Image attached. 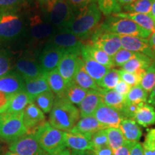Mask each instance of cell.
I'll use <instances>...</instances> for the list:
<instances>
[{"label":"cell","mask_w":155,"mask_h":155,"mask_svg":"<svg viewBox=\"0 0 155 155\" xmlns=\"http://www.w3.org/2000/svg\"><path fill=\"white\" fill-rule=\"evenodd\" d=\"M101 14L97 2L73 9L72 17L65 28L85 40L90 38L99 27Z\"/></svg>","instance_id":"1"},{"label":"cell","mask_w":155,"mask_h":155,"mask_svg":"<svg viewBox=\"0 0 155 155\" xmlns=\"http://www.w3.org/2000/svg\"><path fill=\"white\" fill-rule=\"evenodd\" d=\"M95 155H114V152L109 145L106 147H101L98 149H95L93 150Z\"/></svg>","instance_id":"51"},{"label":"cell","mask_w":155,"mask_h":155,"mask_svg":"<svg viewBox=\"0 0 155 155\" xmlns=\"http://www.w3.org/2000/svg\"><path fill=\"white\" fill-rule=\"evenodd\" d=\"M117 1L119 2V3L122 6V7H124V6L129 5H131V4L134 3L137 1H138V0H117Z\"/></svg>","instance_id":"55"},{"label":"cell","mask_w":155,"mask_h":155,"mask_svg":"<svg viewBox=\"0 0 155 155\" xmlns=\"http://www.w3.org/2000/svg\"><path fill=\"white\" fill-rule=\"evenodd\" d=\"M1 151H2V147H0V154H1Z\"/></svg>","instance_id":"60"},{"label":"cell","mask_w":155,"mask_h":155,"mask_svg":"<svg viewBox=\"0 0 155 155\" xmlns=\"http://www.w3.org/2000/svg\"><path fill=\"white\" fill-rule=\"evenodd\" d=\"M154 62V60L149 58L148 56L143 55V54L137 53L134 57L129 60L121 67V69L127 72L135 73L143 77L147 68Z\"/></svg>","instance_id":"20"},{"label":"cell","mask_w":155,"mask_h":155,"mask_svg":"<svg viewBox=\"0 0 155 155\" xmlns=\"http://www.w3.org/2000/svg\"><path fill=\"white\" fill-rule=\"evenodd\" d=\"M136 55H137V53H134V52L125 50L124 48H121L112 57V61H113L114 66L122 67Z\"/></svg>","instance_id":"41"},{"label":"cell","mask_w":155,"mask_h":155,"mask_svg":"<svg viewBox=\"0 0 155 155\" xmlns=\"http://www.w3.org/2000/svg\"><path fill=\"white\" fill-rule=\"evenodd\" d=\"M144 104H127V103H126L124 107L123 110H122L121 113L124 118L134 119L135 117L136 114H137V111H139V109L140 108L141 105Z\"/></svg>","instance_id":"46"},{"label":"cell","mask_w":155,"mask_h":155,"mask_svg":"<svg viewBox=\"0 0 155 155\" xmlns=\"http://www.w3.org/2000/svg\"><path fill=\"white\" fill-rule=\"evenodd\" d=\"M148 93L141 88L140 85L134 86L131 88L130 91L126 96V103L127 104H140L147 101Z\"/></svg>","instance_id":"38"},{"label":"cell","mask_w":155,"mask_h":155,"mask_svg":"<svg viewBox=\"0 0 155 155\" xmlns=\"http://www.w3.org/2000/svg\"><path fill=\"white\" fill-rule=\"evenodd\" d=\"M46 155H71V151L69 149H64L63 150L61 151V152L55 153V154H47Z\"/></svg>","instance_id":"56"},{"label":"cell","mask_w":155,"mask_h":155,"mask_svg":"<svg viewBox=\"0 0 155 155\" xmlns=\"http://www.w3.org/2000/svg\"><path fill=\"white\" fill-rule=\"evenodd\" d=\"M149 38H150L149 39V42H150L151 47H152V49L155 51V31L151 35Z\"/></svg>","instance_id":"57"},{"label":"cell","mask_w":155,"mask_h":155,"mask_svg":"<svg viewBox=\"0 0 155 155\" xmlns=\"http://www.w3.org/2000/svg\"><path fill=\"white\" fill-rule=\"evenodd\" d=\"M46 44L60 48L66 53L81 55V50L86 42L69 30L63 28L56 31Z\"/></svg>","instance_id":"9"},{"label":"cell","mask_w":155,"mask_h":155,"mask_svg":"<svg viewBox=\"0 0 155 155\" xmlns=\"http://www.w3.org/2000/svg\"><path fill=\"white\" fill-rule=\"evenodd\" d=\"M112 16L121 17V18H125L131 19L137 23L139 27L144 30L148 31L151 34L155 31V24L152 19L151 18L149 15L140 14V13H129V12H121L115 14Z\"/></svg>","instance_id":"26"},{"label":"cell","mask_w":155,"mask_h":155,"mask_svg":"<svg viewBox=\"0 0 155 155\" xmlns=\"http://www.w3.org/2000/svg\"><path fill=\"white\" fill-rule=\"evenodd\" d=\"M119 36L121 40L122 48L134 53L143 54L155 61V51L151 47L149 39L134 36Z\"/></svg>","instance_id":"14"},{"label":"cell","mask_w":155,"mask_h":155,"mask_svg":"<svg viewBox=\"0 0 155 155\" xmlns=\"http://www.w3.org/2000/svg\"><path fill=\"white\" fill-rule=\"evenodd\" d=\"M45 19L57 30L65 28L73 13L65 0H37Z\"/></svg>","instance_id":"5"},{"label":"cell","mask_w":155,"mask_h":155,"mask_svg":"<svg viewBox=\"0 0 155 155\" xmlns=\"http://www.w3.org/2000/svg\"><path fill=\"white\" fill-rule=\"evenodd\" d=\"M149 15H150L151 18L152 19V20L154 21V22L155 24V0H153L152 9H151V12Z\"/></svg>","instance_id":"58"},{"label":"cell","mask_w":155,"mask_h":155,"mask_svg":"<svg viewBox=\"0 0 155 155\" xmlns=\"http://www.w3.org/2000/svg\"><path fill=\"white\" fill-rule=\"evenodd\" d=\"M102 103L100 94L96 91H89L80 104L78 105L81 117L94 116L97 108Z\"/></svg>","instance_id":"22"},{"label":"cell","mask_w":155,"mask_h":155,"mask_svg":"<svg viewBox=\"0 0 155 155\" xmlns=\"http://www.w3.org/2000/svg\"><path fill=\"white\" fill-rule=\"evenodd\" d=\"M55 96L53 91H49L38 95L34 99V103L45 114L50 113L53 108Z\"/></svg>","instance_id":"34"},{"label":"cell","mask_w":155,"mask_h":155,"mask_svg":"<svg viewBox=\"0 0 155 155\" xmlns=\"http://www.w3.org/2000/svg\"><path fill=\"white\" fill-rule=\"evenodd\" d=\"M14 63L10 50L4 46H0V76L12 71Z\"/></svg>","instance_id":"36"},{"label":"cell","mask_w":155,"mask_h":155,"mask_svg":"<svg viewBox=\"0 0 155 155\" xmlns=\"http://www.w3.org/2000/svg\"><path fill=\"white\" fill-rule=\"evenodd\" d=\"M135 121L144 127L155 124V109L152 105L144 103L136 114Z\"/></svg>","instance_id":"32"},{"label":"cell","mask_w":155,"mask_h":155,"mask_svg":"<svg viewBox=\"0 0 155 155\" xmlns=\"http://www.w3.org/2000/svg\"><path fill=\"white\" fill-rule=\"evenodd\" d=\"M119 128L127 141L137 142L142 136V131L134 119L124 118Z\"/></svg>","instance_id":"27"},{"label":"cell","mask_w":155,"mask_h":155,"mask_svg":"<svg viewBox=\"0 0 155 155\" xmlns=\"http://www.w3.org/2000/svg\"><path fill=\"white\" fill-rule=\"evenodd\" d=\"M28 133L23 121V112L0 114V139L12 142Z\"/></svg>","instance_id":"8"},{"label":"cell","mask_w":155,"mask_h":155,"mask_svg":"<svg viewBox=\"0 0 155 155\" xmlns=\"http://www.w3.org/2000/svg\"><path fill=\"white\" fill-rule=\"evenodd\" d=\"M24 91L34 101V99L38 95L51 90L48 85L46 75L45 74L35 78L25 81Z\"/></svg>","instance_id":"23"},{"label":"cell","mask_w":155,"mask_h":155,"mask_svg":"<svg viewBox=\"0 0 155 155\" xmlns=\"http://www.w3.org/2000/svg\"><path fill=\"white\" fill-rule=\"evenodd\" d=\"M71 155H95L93 151L87 150V151H71Z\"/></svg>","instance_id":"53"},{"label":"cell","mask_w":155,"mask_h":155,"mask_svg":"<svg viewBox=\"0 0 155 155\" xmlns=\"http://www.w3.org/2000/svg\"><path fill=\"white\" fill-rule=\"evenodd\" d=\"M98 92L104 104L121 112L126 104L125 96H121L114 89L106 90V89L101 88Z\"/></svg>","instance_id":"28"},{"label":"cell","mask_w":155,"mask_h":155,"mask_svg":"<svg viewBox=\"0 0 155 155\" xmlns=\"http://www.w3.org/2000/svg\"><path fill=\"white\" fill-rule=\"evenodd\" d=\"M33 102L30 96L24 90L12 95L7 112L9 114L22 113L30 103Z\"/></svg>","instance_id":"29"},{"label":"cell","mask_w":155,"mask_h":155,"mask_svg":"<svg viewBox=\"0 0 155 155\" xmlns=\"http://www.w3.org/2000/svg\"><path fill=\"white\" fill-rule=\"evenodd\" d=\"M65 142L67 147L76 151H93L91 136L65 131Z\"/></svg>","instance_id":"19"},{"label":"cell","mask_w":155,"mask_h":155,"mask_svg":"<svg viewBox=\"0 0 155 155\" xmlns=\"http://www.w3.org/2000/svg\"><path fill=\"white\" fill-rule=\"evenodd\" d=\"M9 151L17 155H46L32 133H28L20 138L12 141Z\"/></svg>","instance_id":"11"},{"label":"cell","mask_w":155,"mask_h":155,"mask_svg":"<svg viewBox=\"0 0 155 155\" xmlns=\"http://www.w3.org/2000/svg\"><path fill=\"white\" fill-rule=\"evenodd\" d=\"M94 116L106 129L110 127L119 128L120 124L124 119L119 111L106 105L103 102L94 112Z\"/></svg>","instance_id":"15"},{"label":"cell","mask_w":155,"mask_h":155,"mask_svg":"<svg viewBox=\"0 0 155 155\" xmlns=\"http://www.w3.org/2000/svg\"><path fill=\"white\" fill-rule=\"evenodd\" d=\"M32 134L47 154H55L67 148L65 142V131L53 127L49 122H45Z\"/></svg>","instance_id":"6"},{"label":"cell","mask_w":155,"mask_h":155,"mask_svg":"<svg viewBox=\"0 0 155 155\" xmlns=\"http://www.w3.org/2000/svg\"><path fill=\"white\" fill-rule=\"evenodd\" d=\"M153 0H138L136 2L122 7L124 12L150 15Z\"/></svg>","instance_id":"37"},{"label":"cell","mask_w":155,"mask_h":155,"mask_svg":"<svg viewBox=\"0 0 155 155\" xmlns=\"http://www.w3.org/2000/svg\"><path fill=\"white\" fill-rule=\"evenodd\" d=\"M106 132L107 135L108 145L114 152L124 144L125 141H127L124 137L123 134L119 128H107L106 129Z\"/></svg>","instance_id":"35"},{"label":"cell","mask_w":155,"mask_h":155,"mask_svg":"<svg viewBox=\"0 0 155 155\" xmlns=\"http://www.w3.org/2000/svg\"><path fill=\"white\" fill-rule=\"evenodd\" d=\"M81 53L86 54L89 58H92L95 61L101 64L108 68H113L114 67L112 57L108 55L106 52L101 50L100 48L86 42L81 50Z\"/></svg>","instance_id":"25"},{"label":"cell","mask_w":155,"mask_h":155,"mask_svg":"<svg viewBox=\"0 0 155 155\" xmlns=\"http://www.w3.org/2000/svg\"><path fill=\"white\" fill-rule=\"evenodd\" d=\"M118 73H119L120 78H121V80L127 83L131 88L140 84L141 79H142V76H140V75L133 73L127 72V71H124L122 69L118 70Z\"/></svg>","instance_id":"43"},{"label":"cell","mask_w":155,"mask_h":155,"mask_svg":"<svg viewBox=\"0 0 155 155\" xmlns=\"http://www.w3.org/2000/svg\"><path fill=\"white\" fill-rule=\"evenodd\" d=\"M139 85L148 94L152 92L155 86V61L147 68Z\"/></svg>","instance_id":"40"},{"label":"cell","mask_w":155,"mask_h":155,"mask_svg":"<svg viewBox=\"0 0 155 155\" xmlns=\"http://www.w3.org/2000/svg\"><path fill=\"white\" fill-rule=\"evenodd\" d=\"M23 121L28 133L30 131L33 132L37 128L45 122V116L43 111L34 102H32L23 111Z\"/></svg>","instance_id":"17"},{"label":"cell","mask_w":155,"mask_h":155,"mask_svg":"<svg viewBox=\"0 0 155 155\" xmlns=\"http://www.w3.org/2000/svg\"><path fill=\"white\" fill-rule=\"evenodd\" d=\"M58 30L48 22L41 12L31 11L26 15V24L22 38L32 48L45 45Z\"/></svg>","instance_id":"2"},{"label":"cell","mask_w":155,"mask_h":155,"mask_svg":"<svg viewBox=\"0 0 155 155\" xmlns=\"http://www.w3.org/2000/svg\"><path fill=\"white\" fill-rule=\"evenodd\" d=\"M91 142L94 150L108 145V141L106 135V129L94 133L91 137Z\"/></svg>","instance_id":"44"},{"label":"cell","mask_w":155,"mask_h":155,"mask_svg":"<svg viewBox=\"0 0 155 155\" xmlns=\"http://www.w3.org/2000/svg\"><path fill=\"white\" fill-rule=\"evenodd\" d=\"M12 71L20 75L24 81L45 75L40 62L34 55V53L25 54L17 58L13 65Z\"/></svg>","instance_id":"10"},{"label":"cell","mask_w":155,"mask_h":155,"mask_svg":"<svg viewBox=\"0 0 155 155\" xmlns=\"http://www.w3.org/2000/svg\"><path fill=\"white\" fill-rule=\"evenodd\" d=\"M147 102L152 106H155V86L153 88L152 92L150 93V97H149L148 100H147Z\"/></svg>","instance_id":"54"},{"label":"cell","mask_w":155,"mask_h":155,"mask_svg":"<svg viewBox=\"0 0 155 155\" xmlns=\"http://www.w3.org/2000/svg\"><path fill=\"white\" fill-rule=\"evenodd\" d=\"M142 147L144 155H155V128L147 131Z\"/></svg>","instance_id":"42"},{"label":"cell","mask_w":155,"mask_h":155,"mask_svg":"<svg viewBox=\"0 0 155 155\" xmlns=\"http://www.w3.org/2000/svg\"><path fill=\"white\" fill-rule=\"evenodd\" d=\"M88 91H89L81 88L75 84L74 82H72L68 85L63 96L62 97L66 98L71 104L78 106L84 99Z\"/></svg>","instance_id":"33"},{"label":"cell","mask_w":155,"mask_h":155,"mask_svg":"<svg viewBox=\"0 0 155 155\" xmlns=\"http://www.w3.org/2000/svg\"><path fill=\"white\" fill-rule=\"evenodd\" d=\"M135 143L133 141H126L124 144L114 152V155H131V149Z\"/></svg>","instance_id":"47"},{"label":"cell","mask_w":155,"mask_h":155,"mask_svg":"<svg viewBox=\"0 0 155 155\" xmlns=\"http://www.w3.org/2000/svg\"><path fill=\"white\" fill-rule=\"evenodd\" d=\"M81 58H82L83 65L85 71L92 78L96 81L97 84L111 69L95 61L86 54L81 53Z\"/></svg>","instance_id":"24"},{"label":"cell","mask_w":155,"mask_h":155,"mask_svg":"<svg viewBox=\"0 0 155 155\" xmlns=\"http://www.w3.org/2000/svg\"><path fill=\"white\" fill-rule=\"evenodd\" d=\"M4 155H17V154H15V153H14V152H10V151H8V152H6Z\"/></svg>","instance_id":"59"},{"label":"cell","mask_w":155,"mask_h":155,"mask_svg":"<svg viewBox=\"0 0 155 155\" xmlns=\"http://www.w3.org/2000/svg\"><path fill=\"white\" fill-rule=\"evenodd\" d=\"M131 88V87L129 85H128L124 81L120 80L119 83H118V84L116 85L115 88H114V90L117 93H119V94H121V96L126 97V96L128 94V93L130 91Z\"/></svg>","instance_id":"50"},{"label":"cell","mask_w":155,"mask_h":155,"mask_svg":"<svg viewBox=\"0 0 155 155\" xmlns=\"http://www.w3.org/2000/svg\"><path fill=\"white\" fill-rule=\"evenodd\" d=\"M65 53V51L60 48L46 44L39 54L38 58L45 74L57 68Z\"/></svg>","instance_id":"13"},{"label":"cell","mask_w":155,"mask_h":155,"mask_svg":"<svg viewBox=\"0 0 155 155\" xmlns=\"http://www.w3.org/2000/svg\"><path fill=\"white\" fill-rule=\"evenodd\" d=\"M131 155H144L142 145L140 143L136 142L131 149Z\"/></svg>","instance_id":"52"},{"label":"cell","mask_w":155,"mask_h":155,"mask_svg":"<svg viewBox=\"0 0 155 155\" xmlns=\"http://www.w3.org/2000/svg\"><path fill=\"white\" fill-rule=\"evenodd\" d=\"M11 97L12 95L0 91V114L7 112Z\"/></svg>","instance_id":"49"},{"label":"cell","mask_w":155,"mask_h":155,"mask_svg":"<svg viewBox=\"0 0 155 155\" xmlns=\"http://www.w3.org/2000/svg\"><path fill=\"white\" fill-rule=\"evenodd\" d=\"M98 29L101 31L118 35L139 37L148 39L152 34L139 27L137 23L129 19L109 16L101 23Z\"/></svg>","instance_id":"7"},{"label":"cell","mask_w":155,"mask_h":155,"mask_svg":"<svg viewBox=\"0 0 155 155\" xmlns=\"http://www.w3.org/2000/svg\"><path fill=\"white\" fill-rule=\"evenodd\" d=\"M79 108L66 98L56 96L50 112L49 123L52 127L63 131H70L80 120Z\"/></svg>","instance_id":"3"},{"label":"cell","mask_w":155,"mask_h":155,"mask_svg":"<svg viewBox=\"0 0 155 155\" xmlns=\"http://www.w3.org/2000/svg\"><path fill=\"white\" fill-rule=\"evenodd\" d=\"M81 61V55L67 53L64 55L60 62L57 69L68 85L73 82Z\"/></svg>","instance_id":"16"},{"label":"cell","mask_w":155,"mask_h":155,"mask_svg":"<svg viewBox=\"0 0 155 155\" xmlns=\"http://www.w3.org/2000/svg\"><path fill=\"white\" fill-rule=\"evenodd\" d=\"M26 24V14L22 8L0 12V46L22 38Z\"/></svg>","instance_id":"4"},{"label":"cell","mask_w":155,"mask_h":155,"mask_svg":"<svg viewBox=\"0 0 155 155\" xmlns=\"http://www.w3.org/2000/svg\"><path fill=\"white\" fill-rule=\"evenodd\" d=\"M73 9L83 8L90 4L97 2V0H65Z\"/></svg>","instance_id":"48"},{"label":"cell","mask_w":155,"mask_h":155,"mask_svg":"<svg viewBox=\"0 0 155 155\" xmlns=\"http://www.w3.org/2000/svg\"><path fill=\"white\" fill-rule=\"evenodd\" d=\"M75 84L81 88L86 89L88 91H99L101 88L98 86L96 81L92 78L88 73L85 71L83 65L82 58H81L80 65L77 70V72L75 73L74 80H73Z\"/></svg>","instance_id":"30"},{"label":"cell","mask_w":155,"mask_h":155,"mask_svg":"<svg viewBox=\"0 0 155 155\" xmlns=\"http://www.w3.org/2000/svg\"><path fill=\"white\" fill-rule=\"evenodd\" d=\"M45 75L51 91H53L56 96H63L68 84L58 72V69L53 70Z\"/></svg>","instance_id":"31"},{"label":"cell","mask_w":155,"mask_h":155,"mask_svg":"<svg viewBox=\"0 0 155 155\" xmlns=\"http://www.w3.org/2000/svg\"><path fill=\"white\" fill-rule=\"evenodd\" d=\"M121 78L118 73V70L111 68L104 78L98 83V86L101 88L106 90H113L115 88Z\"/></svg>","instance_id":"39"},{"label":"cell","mask_w":155,"mask_h":155,"mask_svg":"<svg viewBox=\"0 0 155 155\" xmlns=\"http://www.w3.org/2000/svg\"><path fill=\"white\" fill-rule=\"evenodd\" d=\"M26 0H0V12L22 8Z\"/></svg>","instance_id":"45"},{"label":"cell","mask_w":155,"mask_h":155,"mask_svg":"<svg viewBox=\"0 0 155 155\" xmlns=\"http://www.w3.org/2000/svg\"><path fill=\"white\" fill-rule=\"evenodd\" d=\"M105 129L106 128L102 125L94 116H90L81 118L70 131L83 134L92 137L94 133Z\"/></svg>","instance_id":"21"},{"label":"cell","mask_w":155,"mask_h":155,"mask_svg":"<svg viewBox=\"0 0 155 155\" xmlns=\"http://www.w3.org/2000/svg\"><path fill=\"white\" fill-rule=\"evenodd\" d=\"M88 43L104 50L111 57L122 48L121 40L118 35L103 32L98 29L91 37Z\"/></svg>","instance_id":"12"},{"label":"cell","mask_w":155,"mask_h":155,"mask_svg":"<svg viewBox=\"0 0 155 155\" xmlns=\"http://www.w3.org/2000/svg\"><path fill=\"white\" fill-rule=\"evenodd\" d=\"M25 81L21 75L11 71L7 74L0 76V91L12 95L24 90Z\"/></svg>","instance_id":"18"}]
</instances>
